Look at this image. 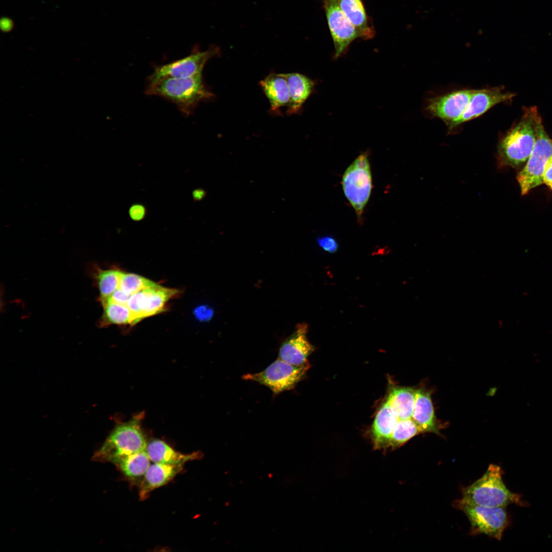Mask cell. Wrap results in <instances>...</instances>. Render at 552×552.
Segmentation results:
<instances>
[{"mask_svg": "<svg viewBox=\"0 0 552 552\" xmlns=\"http://www.w3.org/2000/svg\"><path fill=\"white\" fill-rule=\"evenodd\" d=\"M145 94L171 102L186 117L192 114L200 102L210 101L214 97L205 85L202 75L187 78H163L149 81Z\"/></svg>", "mask_w": 552, "mask_h": 552, "instance_id": "obj_1", "label": "cell"}, {"mask_svg": "<svg viewBox=\"0 0 552 552\" xmlns=\"http://www.w3.org/2000/svg\"><path fill=\"white\" fill-rule=\"evenodd\" d=\"M500 467L490 464L483 475L463 490L461 501L470 504L491 507L520 505V497L511 492L504 485Z\"/></svg>", "mask_w": 552, "mask_h": 552, "instance_id": "obj_2", "label": "cell"}, {"mask_svg": "<svg viewBox=\"0 0 552 552\" xmlns=\"http://www.w3.org/2000/svg\"><path fill=\"white\" fill-rule=\"evenodd\" d=\"M538 114L536 107L527 108L520 121L500 141L498 146L500 164L516 167L528 159L535 144Z\"/></svg>", "mask_w": 552, "mask_h": 552, "instance_id": "obj_3", "label": "cell"}, {"mask_svg": "<svg viewBox=\"0 0 552 552\" xmlns=\"http://www.w3.org/2000/svg\"><path fill=\"white\" fill-rule=\"evenodd\" d=\"M147 445L139 416L117 425L95 457L115 464L125 456L146 450Z\"/></svg>", "mask_w": 552, "mask_h": 552, "instance_id": "obj_4", "label": "cell"}, {"mask_svg": "<svg viewBox=\"0 0 552 552\" xmlns=\"http://www.w3.org/2000/svg\"><path fill=\"white\" fill-rule=\"evenodd\" d=\"M551 155L552 141L545 132L538 114L536 120L535 142L533 149L526 164L517 176L522 195L543 183L544 168Z\"/></svg>", "mask_w": 552, "mask_h": 552, "instance_id": "obj_5", "label": "cell"}, {"mask_svg": "<svg viewBox=\"0 0 552 552\" xmlns=\"http://www.w3.org/2000/svg\"><path fill=\"white\" fill-rule=\"evenodd\" d=\"M342 186L345 196L361 217L372 189L370 165L366 153L359 155L345 171Z\"/></svg>", "mask_w": 552, "mask_h": 552, "instance_id": "obj_6", "label": "cell"}, {"mask_svg": "<svg viewBox=\"0 0 552 552\" xmlns=\"http://www.w3.org/2000/svg\"><path fill=\"white\" fill-rule=\"evenodd\" d=\"M454 507L462 511L470 524L471 535L485 534L500 540L509 524L505 507H491L466 503L457 500Z\"/></svg>", "mask_w": 552, "mask_h": 552, "instance_id": "obj_7", "label": "cell"}, {"mask_svg": "<svg viewBox=\"0 0 552 552\" xmlns=\"http://www.w3.org/2000/svg\"><path fill=\"white\" fill-rule=\"evenodd\" d=\"M310 366V364L294 365L278 358L263 371L245 374L242 378L266 386L276 396L293 389L304 378Z\"/></svg>", "mask_w": 552, "mask_h": 552, "instance_id": "obj_8", "label": "cell"}, {"mask_svg": "<svg viewBox=\"0 0 552 552\" xmlns=\"http://www.w3.org/2000/svg\"><path fill=\"white\" fill-rule=\"evenodd\" d=\"M220 48L211 45L202 51L194 46L188 56L167 64L156 65L147 78V82L163 78H187L202 75L206 63L213 57L220 55Z\"/></svg>", "mask_w": 552, "mask_h": 552, "instance_id": "obj_9", "label": "cell"}, {"mask_svg": "<svg viewBox=\"0 0 552 552\" xmlns=\"http://www.w3.org/2000/svg\"><path fill=\"white\" fill-rule=\"evenodd\" d=\"M178 294V290L156 283L132 295L127 306L132 314L134 325L145 318L164 312L168 301Z\"/></svg>", "mask_w": 552, "mask_h": 552, "instance_id": "obj_10", "label": "cell"}, {"mask_svg": "<svg viewBox=\"0 0 552 552\" xmlns=\"http://www.w3.org/2000/svg\"><path fill=\"white\" fill-rule=\"evenodd\" d=\"M323 6L334 47V58L343 54L360 35L340 8L337 0H324Z\"/></svg>", "mask_w": 552, "mask_h": 552, "instance_id": "obj_11", "label": "cell"}, {"mask_svg": "<svg viewBox=\"0 0 552 552\" xmlns=\"http://www.w3.org/2000/svg\"><path fill=\"white\" fill-rule=\"evenodd\" d=\"M472 92L471 89L459 90L430 98L426 109L430 115L443 120L450 129L466 109Z\"/></svg>", "mask_w": 552, "mask_h": 552, "instance_id": "obj_12", "label": "cell"}, {"mask_svg": "<svg viewBox=\"0 0 552 552\" xmlns=\"http://www.w3.org/2000/svg\"><path fill=\"white\" fill-rule=\"evenodd\" d=\"M514 96V94L504 92L499 87L472 90L466 109L449 129L481 116L495 105L510 101Z\"/></svg>", "mask_w": 552, "mask_h": 552, "instance_id": "obj_13", "label": "cell"}, {"mask_svg": "<svg viewBox=\"0 0 552 552\" xmlns=\"http://www.w3.org/2000/svg\"><path fill=\"white\" fill-rule=\"evenodd\" d=\"M308 331L306 323L298 324L294 332L282 343L278 358L297 366L309 364L308 358L314 352L315 347L308 340Z\"/></svg>", "mask_w": 552, "mask_h": 552, "instance_id": "obj_14", "label": "cell"}, {"mask_svg": "<svg viewBox=\"0 0 552 552\" xmlns=\"http://www.w3.org/2000/svg\"><path fill=\"white\" fill-rule=\"evenodd\" d=\"M411 418L420 427L422 433L430 432L440 435L442 425L435 414L431 393L425 387L416 389Z\"/></svg>", "mask_w": 552, "mask_h": 552, "instance_id": "obj_15", "label": "cell"}, {"mask_svg": "<svg viewBox=\"0 0 552 552\" xmlns=\"http://www.w3.org/2000/svg\"><path fill=\"white\" fill-rule=\"evenodd\" d=\"M184 464L169 465L156 463L150 465L140 484L141 500L146 499L154 489L171 480L183 468Z\"/></svg>", "mask_w": 552, "mask_h": 552, "instance_id": "obj_16", "label": "cell"}, {"mask_svg": "<svg viewBox=\"0 0 552 552\" xmlns=\"http://www.w3.org/2000/svg\"><path fill=\"white\" fill-rule=\"evenodd\" d=\"M398 420L386 401L378 410L372 426L371 437L375 449L385 450L389 448Z\"/></svg>", "mask_w": 552, "mask_h": 552, "instance_id": "obj_17", "label": "cell"}, {"mask_svg": "<svg viewBox=\"0 0 552 552\" xmlns=\"http://www.w3.org/2000/svg\"><path fill=\"white\" fill-rule=\"evenodd\" d=\"M286 78L290 100L287 105V113H298L301 108L314 90V81L300 73L285 74Z\"/></svg>", "mask_w": 552, "mask_h": 552, "instance_id": "obj_18", "label": "cell"}, {"mask_svg": "<svg viewBox=\"0 0 552 552\" xmlns=\"http://www.w3.org/2000/svg\"><path fill=\"white\" fill-rule=\"evenodd\" d=\"M146 450L151 461L169 465L184 464L188 461L200 459L202 456L200 451L187 454L181 453L158 439L147 443Z\"/></svg>", "mask_w": 552, "mask_h": 552, "instance_id": "obj_19", "label": "cell"}, {"mask_svg": "<svg viewBox=\"0 0 552 552\" xmlns=\"http://www.w3.org/2000/svg\"><path fill=\"white\" fill-rule=\"evenodd\" d=\"M337 2L343 13L359 32L360 38L363 40L373 38L375 31L362 0H337Z\"/></svg>", "mask_w": 552, "mask_h": 552, "instance_id": "obj_20", "label": "cell"}, {"mask_svg": "<svg viewBox=\"0 0 552 552\" xmlns=\"http://www.w3.org/2000/svg\"><path fill=\"white\" fill-rule=\"evenodd\" d=\"M260 85L269 100L272 111L287 106L290 97L285 74L271 73L260 82Z\"/></svg>", "mask_w": 552, "mask_h": 552, "instance_id": "obj_21", "label": "cell"}, {"mask_svg": "<svg viewBox=\"0 0 552 552\" xmlns=\"http://www.w3.org/2000/svg\"><path fill=\"white\" fill-rule=\"evenodd\" d=\"M416 389L410 387H397L390 392L386 401L399 420L411 418Z\"/></svg>", "mask_w": 552, "mask_h": 552, "instance_id": "obj_22", "label": "cell"}, {"mask_svg": "<svg viewBox=\"0 0 552 552\" xmlns=\"http://www.w3.org/2000/svg\"><path fill=\"white\" fill-rule=\"evenodd\" d=\"M150 459L146 450L125 456L114 464L126 478L132 481L143 478L150 466Z\"/></svg>", "mask_w": 552, "mask_h": 552, "instance_id": "obj_23", "label": "cell"}, {"mask_svg": "<svg viewBox=\"0 0 552 552\" xmlns=\"http://www.w3.org/2000/svg\"><path fill=\"white\" fill-rule=\"evenodd\" d=\"M101 303L103 308L101 321L102 326L111 325H134L132 314L126 305L117 304L111 301Z\"/></svg>", "mask_w": 552, "mask_h": 552, "instance_id": "obj_24", "label": "cell"}, {"mask_svg": "<svg viewBox=\"0 0 552 552\" xmlns=\"http://www.w3.org/2000/svg\"><path fill=\"white\" fill-rule=\"evenodd\" d=\"M122 271L117 269H98L95 279L100 293V301L108 298L119 288Z\"/></svg>", "mask_w": 552, "mask_h": 552, "instance_id": "obj_25", "label": "cell"}, {"mask_svg": "<svg viewBox=\"0 0 552 552\" xmlns=\"http://www.w3.org/2000/svg\"><path fill=\"white\" fill-rule=\"evenodd\" d=\"M422 433L421 430L412 418L398 420L393 432L389 448H398L414 436Z\"/></svg>", "mask_w": 552, "mask_h": 552, "instance_id": "obj_26", "label": "cell"}, {"mask_svg": "<svg viewBox=\"0 0 552 552\" xmlns=\"http://www.w3.org/2000/svg\"><path fill=\"white\" fill-rule=\"evenodd\" d=\"M156 283L136 274L122 272L119 288L129 295L152 286Z\"/></svg>", "mask_w": 552, "mask_h": 552, "instance_id": "obj_27", "label": "cell"}, {"mask_svg": "<svg viewBox=\"0 0 552 552\" xmlns=\"http://www.w3.org/2000/svg\"><path fill=\"white\" fill-rule=\"evenodd\" d=\"M318 245L324 250L329 253L335 252L338 248L336 240L330 236H325L317 239Z\"/></svg>", "mask_w": 552, "mask_h": 552, "instance_id": "obj_28", "label": "cell"}, {"mask_svg": "<svg viewBox=\"0 0 552 552\" xmlns=\"http://www.w3.org/2000/svg\"><path fill=\"white\" fill-rule=\"evenodd\" d=\"M128 214L132 220L135 221H141L146 216V209L142 204H133L130 207Z\"/></svg>", "mask_w": 552, "mask_h": 552, "instance_id": "obj_29", "label": "cell"}, {"mask_svg": "<svg viewBox=\"0 0 552 552\" xmlns=\"http://www.w3.org/2000/svg\"><path fill=\"white\" fill-rule=\"evenodd\" d=\"M132 295H129L124 292L120 288L116 290L108 298L101 301H111L117 304L126 305Z\"/></svg>", "mask_w": 552, "mask_h": 552, "instance_id": "obj_30", "label": "cell"}, {"mask_svg": "<svg viewBox=\"0 0 552 552\" xmlns=\"http://www.w3.org/2000/svg\"><path fill=\"white\" fill-rule=\"evenodd\" d=\"M194 313L198 319L203 321H208L213 315V309L204 305L196 308Z\"/></svg>", "mask_w": 552, "mask_h": 552, "instance_id": "obj_31", "label": "cell"}, {"mask_svg": "<svg viewBox=\"0 0 552 552\" xmlns=\"http://www.w3.org/2000/svg\"><path fill=\"white\" fill-rule=\"evenodd\" d=\"M543 182L552 190V155L547 160L543 170Z\"/></svg>", "mask_w": 552, "mask_h": 552, "instance_id": "obj_32", "label": "cell"}, {"mask_svg": "<svg viewBox=\"0 0 552 552\" xmlns=\"http://www.w3.org/2000/svg\"><path fill=\"white\" fill-rule=\"evenodd\" d=\"M14 23L12 19L8 17H2L0 20V28L4 32H9L13 28Z\"/></svg>", "mask_w": 552, "mask_h": 552, "instance_id": "obj_33", "label": "cell"}, {"mask_svg": "<svg viewBox=\"0 0 552 552\" xmlns=\"http://www.w3.org/2000/svg\"><path fill=\"white\" fill-rule=\"evenodd\" d=\"M206 195V192L201 188L195 189L192 192V196L194 201H200L203 199Z\"/></svg>", "mask_w": 552, "mask_h": 552, "instance_id": "obj_34", "label": "cell"}]
</instances>
